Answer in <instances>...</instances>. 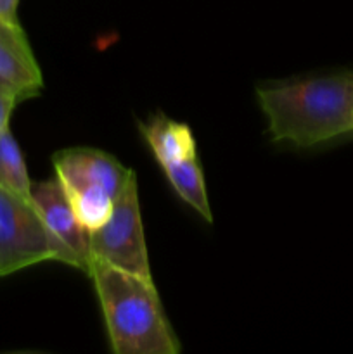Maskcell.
Returning a JSON list of instances; mask_svg holds the SVG:
<instances>
[{"label": "cell", "instance_id": "cell-1", "mask_svg": "<svg viewBox=\"0 0 353 354\" xmlns=\"http://www.w3.org/2000/svg\"><path fill=\"white\" fill-rule=\"evenodd\" d=\"M260 109L273 142L300 149L353 137V71L260 86Z\"/></svg>", "mask_w": 353, "mask_h": 354}, {"label": "cell", "instance_id": "cell-11", "mask_svg": "<svg viewBox=\"0 0 353 354\" xmlns=\"http://www.w3.org/2000/svg\"><path fill=\"white\" fill-rule=\"evenodd\" d=\"M19 100L17 93L9 92V90H0V135L9 128L10 114H12L14 107Z\"/></svg>", "mask_w": 353, "mask_h": 354}, {"label": "cell", "instance_id": "cell-7", "mask_svg": "<svg viewBox=\"0 0 353 354\" xmlns=\"http://www.w3.org/2000/svg\"><path fill=\"white\" fill-rule=\"evenodd\" d=\"M0 78L21 100L40 93L44 86L42 69L35 59L26 33L19 23L0 17Z\"/></svg>", "mask_w": 353, "mask_h": 354}, {"label": "cell", "instance_id": "cell-6", "mask_svg": "<svg viewBox=\"0 0 353 354\" xmlns=\"http://www.w3.org/2000/svg\"><path fill=\"white\" fill-rule=\"evenodd\" d=\"M31 203L45 225L54 261L73 266L80 272H90V232L76 216L64 189L57 178L31 185Z\"/></svg>", "mask_w": 353, "mask_h": 354}, {"label": "cell", "instance_id": "cell-4", "mask_svg": "<svg viewBox=\"0 0 353 354\" xmlns=\"http://www.w3.org/2000/svg\"><path fill=\"white\" fill-rule=\"evenodd\" d=\"M90 258L92 261L152 279L135 173L114 203L109 218L90 232Z\"/></svg>", "mask_w": 353, "mask_h": 354}, {"label": "cell", "instance_id": "cell-5", "mask_svg": "<svg viewBox=\"0 0 353 354\" xmlns=\"http://www.w3.org/2000/svg\"><path fill=\"white\" fill-rule=\"evenodd\" d=\"M44 261H54V249L37 207L0 185V277Z\"/></svg>", "mask_w": 353, "mask_h": 354}, {"label": "cell", "instance_id": "cell-8", "mask_svg": "<svg viewBox=\"0 0 353 354\" xmlns=\"http://www.w3.org/2000/svg\"><path fill=\"white\" fill-rule=\"evenodd\" d=\"M141 130L161 168L197 156L196 138L185 123L156 116L142 124Z\"/></svg>", "mask_w": 353, "mask_h": 354}, {"label": "cell", "instance_id": "cell-12", "mask_svg": "<svg viewBox=\"0 0 353 354\" xmlns=\"http://www.w3.org/2000/svg\"><path fill=\"white\" fill-rule=\"evenodd\" d=\"M17 7H19V0H0V17L9 23H19Z\"/></svg>", "mask_w": 353, "mask_h": 354}, {"label": "cell", "instance_id": "cell-3", "mask_svg": "<svg viewBox=\"0 0 353 354\" xmlns=\"http://www.w3.org/2000/svg\"><path fill=\"white\" fill-rule=\"evenodd\" d=\"M52 162L55 178L89 232L109 218L114 203L134 175L114 156L92 147L66 149L57 152Z\"/></svg>", "mask_w": 353, "mask_h": 354}, {"label": "cell", "instance_id": "cell-10", "mask_svg": "<svg viewBox=\"0 0 353 354\" xmlns=\"http://www.w3.org/2000/svg\"><path fill=\"white\" fill-rule=\"evenodd\" d=\"M0 185L14 196L31 199L33 182L28 175L23 152L10 128L0 135Z\"/></svg>", "mask_w": 353, "mask_h": 354}, {"label": "cell", "instance_id": "cell-13", "mask_svg": "<svg viewBox=\"0 0 353 354\" xmlns=\"http://www.w3.org/2000/svg\"><path fill=\"white\" fill-rule=\"evenodd\" d=\"M0 90H9V92H14V90H12V88H10V86H9V85H7V83H6V82H3V80H2V78H0ZM14 93H16V92H14ZM17 97H19V95H17Z\"/></svg>", "mask_w": 353, "mask_h": 354}, {"label": "cell", "instance_id": "cell-2", "mask_svg": "<svg viewBox=\"0 0 353 354\" xmlns=\"http://www.w3.org/2000/svg\"><path fill=\"white\" fill-rule=\"evenodd\" d=\"M111 349L116 354H179L173 332L152 279L90 263Z\"/></svg>", "mask_w": 353, "mask_h": 354}, {"label": "cell", "instance_id": "cell-9", "mask_svg": "<svg viewBox=\"0 0 353 354\" xmlns=\"http://www.w3.org/2000/svg\"><path fill=\"white\" fill-rule=\"evenodd\" d=\"M163 171H165L166 178H168L170 185L173 187L176 196L211 223L213 216H211L206 183H204V175L199 161H197V156L165 166Z\"/></svg>", "mask_w": 353, "mask_h": 354}]
</instances>
